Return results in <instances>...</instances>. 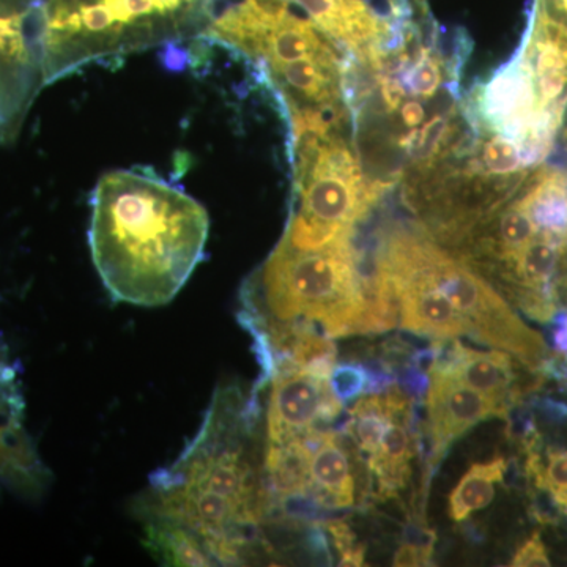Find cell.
Wrapping results in <instances>:
<instances>
[{"label":"cell","mask_w":567,"mask_h":567,"mask_svg":"<svg viewBox=\"0 0 567 567\" xmlns=\"http://www.w3.org/2000/svg\"><path fill=\"white\" fill-rule=\"evenodd\" d=\"M91 204L89 246L111 297L144 308L173 301L204 257V205L148 167L104 174Z\"/></svg>","instance_id":"obj_1"},{"label":"cell","mask_w":567,"mask_h":567,"mask_svg":"<svg viewBox=\"0 0 567 567\" xmlns=\"http://www.w3.org/2000/svg\"><path fill=\"white\" fill-rule=\"evenodd\" d=\"M256 399L216 391L199 432L173 465L152 476L145 516L169 518L200 537L218 565H237L270 509V492L246 456L240 435L256 417Z\"/></svg>","instance_id":"obj_2"},{"label":"cell","mask_w":567,"mask_h":567,"mask_svg":"<svg viewBox=\"0 0 567 567\" xmlns=\"http://www.w3.org/2000/svg\"><path fill=\"white\" fill-rule=\"evenodd\" d=\"M203 40L245 59L284 117L350 118L344 58L315 22L298 17L286 2L244 0L215 17Z\"/></svg>","instance_id":"obj_3"},{"label":"cell","mask_w":567,"mask_h":567,"mask_svg":"<svg viewBox=\"0 0 567 567\" xmlns=\"http://www.w3.org/2000/svg\"><path fill=\"white\" fill-rule=\"evenodd\" d=\"M215 0H39L44 85L84 66L203 40Z\"/></svg>","instance_id":"obj_4"},{"label":"cell","mask_w":567,"mask_h":567,"mask_svg":"<svg viewBox=\"0 0 567 567\" xmlns=\"http://www.w3.org/2000/svg\"><path fill=\"white\" fill-rule=\"evenodd\" d=\"M241 293V312L265 323L308 324L328 338L391 330L353 238L316 251L278 244Z\"/></svg>","instance_id":"obj_5"},{"label":"cell","mask_w":567,"mask_h":567,"mask_svg":"<svg viewBox=\"0 0 567 567\" xmlns=\"http://www.w3.org/2000/svg\"><path fill=\"white\" fill-rule=\"evenodd\" d=\"M349 121L306 114L289 121L292 200L281 244L316 251L353 238L385 186L372 181L344 128Z\"/></svg>","instance_id":"obj_6"},{"label":"cell","mask_w":567,"mask_h":567,"mask_svg":"<svg viewBox=\"0 0 567 567\" xmlns=\"http://www.w3.org/2000/svg\"><path fill=\"white\" fill-rule=\"evenodd\" d=\"M423 254L432 278L464 317L473 341L513 354L535 372L547 371L546 339L522 322L502 293L472 265L442 248L423 230Z\"/></svg>","instance_id":"obj_7"},{"label":"cell","mask_w":567,"mask_h":567,"mask_svg":"<svg viewBox=\"0 0 567 567\" xmlns=\"http://www.w3.org/2000/svg\"><path fill=\"white\" fill-rule=\"evenodd\" d=\"M44 87L39 0H0V144L17 140Z\"/></svg>","instance_id":"obj_8"},{"label":"cell","mask_w":567,"mask_h":567,"mask_svg":"<svg viewBox=\"0 0 567 567\" xmlns=\"http://www.w3.org/2000/svg\"><path fill=\"white\" fill-rule=\"evenodd\" d=\"M267 405V440L270 445L300 439L333 423L344 402L334 394L330 379L278 364L271 377Z\"/></svg>","instance_id":"obj_9"},{"label":"cell","mask_w":567,"mask_h":567,"mask_svg":"<svg viewBox=\"0 0 567 567\" xmlns=\"http://www.w3.org/2000/svg\"><path fill=\"white\" fill-rule=\"evenodd\" d=\"M427 375L425 405L431 443L429 470H434L465 432L491 417L506 420L511 409L462 383L435 358H432Z\"/></svg>","instance_id":"obj_10"},{"label":"cell","mask_w":567,"mask_h":567,"mask_svg":"<svg viewBox=\"0 0 567 567\" xmlns=\"http://www.w3.org/2000/svg\"><path fill=\"white\" fill-rule=\"evenodd\" d=\"M434 358L462 383L509 409L524 393V386L518 383L514 357L503 350L483 352L470 349L454 339L453 346L446 350L440 349L436 342Z\"/></svg>","instance_id":"obj_11"},{"label":"cell","mask_w":567,"mask_h":567,"mask_svg":"<svg viewBox=\"0 0 567 567\" xmlns=\"http://www.w3.org/2000/svg\"><path fill=\"white\" fill-rule=\"evenodd\" d=\"M311 446V492L323 507L342 509L354 505V477L349 451L336 432L319 431L305 436Z\"/></svg>","instance_id":"obj_12"},{"label":"cell","mask_w":567,"mask_h":567,"mask_svg":"<svg viewBox=\"0 0 567 567\" xmlns=\"http://www.w3.org/2000/svg\"><path fill=\"white\" fill-rule=\"evenodd\" d=\"M413 404L399 409L388 423L375 453L369 456L368 468L375 480L377 495L393 498L412 476L416 456V435H413Z\"/></svg>","instance_id":"obj_13"},{"label":"cell","mask_w":567,"mask_h":567,"mask_svg":"<svg viewBox=\"0 0 567 567\" xmlns=\"http://www.w3.org/2000/svg\"><path fill=\"white\" fill-rule=\"evenodd\" d=\"M264 470L268 492L279 502L306 498L311 492V446L305 436L268 443Z\"/></svg>","instance_id":"obj_14"},{"label":"cell","mask_w":567,"mask_h":567,"mask_svg":"<svg viewBox=\"0 0 567 567\" xmlns=\"http://www.w3.org/2000/svg\"><path fill=\"white\" fill-rule=\"evenodd\" d=\"M145 548L164 566H216L208 548L192 529L169 518L145 516Z\"/></svg>","instance_id":"obj_15"},{"label":"cell","mask_w":567,"mask_h":567,"mask_svg":"<svg viewBox=\"0 0 567 567\" xmlns=\"http://www.w3.org/2000/svg\"><path fill=\"white\" fill-rule=\"evenodd\" d=\"M409 398L399 386H390L385 393H369L361 395L350 409L349 420L346 421L344 429L347 435L353 440L354 445L361 453H375L385 432L391 417L402 406L410 404Z\"/></svg>","instance_id":"obj_16"},{"label":"cell","mask_w":567,"mask_h":567,"mask_svg":"<svg viewBox=\"0 0 567 567\" xmlns=\"http://www.w3.org/2000/svg\"><path fill=\"white\" fill-rule=\"evenodd\" d=\"M48 472L21 425L0 424V483L24 495H39Z\"/></svg>","instance_id":"obj_17"},{"label":"cell","mask_w":567,"mask_h":567,"mask_svg":"<svg viewBox=\"0 0 567 567\" xmlns=\"http://www.w3.org/2000/svg\"><path fill=\"white\" fill-rule=\"evenodd\" d=\"M506 472L507 461L502 456L470 466L468 472L451 492L447 505L451 520L462 524L476 511L491 505L494 502L495 486L505 481Z\"/></svg>","instance_id":"obj_18"},{"label":"cell","mask_w":567,"mask_h":567,"mask_svg":"<svg viewBox=\"0 0 567 567\" xmlns=\"http://www.w3.org/2000/svg\"><path fill=\"white\" fill-rule=\"evenodd\" d=\"M394 380L390 372H372L360 363L336 364L330 377V385L342 402L369 393H382L393 386Z\"/></svg>","instance_id":"obj_19"},{"label":"cell","mask_w":567,"mask_h":567,"mask_svg":"<svg viewBox=\"0 0 567 567\" xmlns=\"http://www.w3.org/2000/svg\"><path fill=\"white\" fill-rule=\"evenodd\" d=\"M527 470L535 486L547 492L558 509L567 514V450L548 451L544 464L539 454L529 446Z\"/></svg>","instance_id":"obj_20"},{"label":"cell","mask_w":567,"mask_h":567,"mask_svg":"<svg viewBox=\"0 0 567 567\" xmlns=\"http://www.w3.org/2000/svg\"><path fill=\"white\" fill-rule=\"evenodd\" d=\"M22 395L17 372L11 368L3 347L0 346V424L21 425Z\"/></svg>","instance_id":"obj_21"},{"label":"cell","mask_w":567,"mask_h":567,"mask_svg":"<svg viewBox=\"0 0 567 567\" xmlns=\"http://www.w3.org/2000/svg\"><path fill=\"white\" fill-rule=\"evenodd\" d=\"M327 532L333 539L336 550L341 555L342 566H363L365 550L363 546L357 544L352 529L342 520L327 522L324 525Z\"/></svg>","instance_id":"obj_22"},{"label":"cell","mask_w":567,"mask_h":567,"mask_svg":"<svg viewBox=\"0 0 567 567\" xmlns=\"http://www.w3.org/2000/svg\"><path fill=\"white\" fill-rule=\"evenodd\" d=\"M550 565V558L539 532L533 533L529 539L517 548L516 555L509 563V566L514 567H548Z\"/></svg>","instance_id":"obj_23"},{"label":"cell","mask_w":567,"mask_h":567,"mask_svg":"<svg viewBox=\"0 0 567 567\" xmlns=\"http://www.w3.org/2000/svg\"><path fill=\"white\" fill-rule=\"evenodd\" d=\"M434 554V539L424 543H406L394 555V566H429Z\"/></svg>","instance_id":"obj_24"},{"label":"cell","mask_w":567,"mask_h":567,"mask_svg":"<svg viewBox=\"0 0 567 567\" xmlns=\"http://www.w3.org/2000/svg\"><path fill=\"white\" fill-rule=\"evenodd\" d=\"M532 6L567 31V0H532Z\"/></svg>","instance_id":"obj_25"},{"label":"cell","mask_w":567,"mask_h":567,"mask_svg":"<svg viewBox=\"0 0 567 567\" xmlns=\"http://www.w3.org/2000/svg\"><path fill=\"white\" fill-rule=\"evenodd\" d=\"M554 342L558 352L567 361V315H557L555 317Z\"/></svg>","instance_id":"obj_26"},{"label":"cell","mask_w":567,"mask_h":567,"mask_svg":"<svg viewBox=\"0 0 567 567\" xmlns=\"http://www.w3.org/2000/svg\"><path fill=\"white\" fill-rule=\"evenodd\" d=\"M558 144L563 145L567 153V107L565 112V118H563L561 130H559Z\"/></svg>","instance_id":"obj_27"}]
</instances>
